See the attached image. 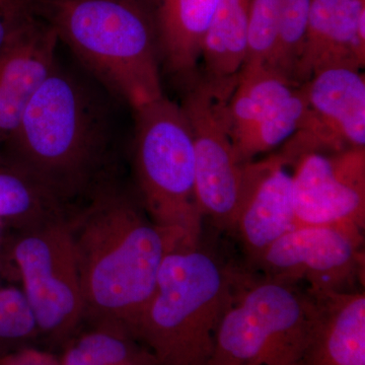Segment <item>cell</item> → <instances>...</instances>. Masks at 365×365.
<instances>
[{"label": "cell", "mask_w": 365, "mask_h": 365, "mask_svg": "<svg viewBox=\"0 0 365 365\" xmlns=\"http://www.w3.org/2000/svg\"><path fill=\"white\" fill-rule=\"evenodd\" d=\"M85 304V323L130 328L143 312L165 257L186 246L158 227L121 180L98 190L67 215ZM193 247V246H192Z\"/></svg>", "instance_id": "2"}, {"label": "cell", "mask_w": 365, "mask_h": 365, "mask_svg": "<svg viewBox=\"0 0 365 365\" xmlns=\"http://www.w3.org/2000/svg\"><path fill=\"white\" fill-rule=\"evenodd\" d=\"M35 16V0H0V50Z\"/></svg>", "instance_id": "25"}, {"label": "cell", "mask_w": 365, "mask_h": 365, "mask_svg": "<svg viewBox=\"0 0 365 365\" xmlns=\"http://www.w3.org/2000/svg\"><path fill=\"white\" fill-rule=\"evenodd\" d=\"M304 121L279 155L292 165L307 153L365 148V79L359 71L329 68L299 86Z\"/></svg>", "instance_id": "10"}, {"label": "cell", "mask_w": 365, "mask_h": 365, "mask_svg": "<svg viewBox=\"0 0 365 365\" xmlns=\"http://www.w3.org/2000/svg\"><path fill=\"white\" fill-rule=\"evenodd\" d=\"M0 365H61L58 355L29 346L0 359Z\"/></svg>", "instance_id": "26"}, {"label": "cell", "mask_w": 365, "mask_h": 365, "mask_svg": "<svg viewBox=\"0 0 365 365\" xmlns=\"http://www.w3.org/2000/svg\"><path fill=\"white\" fill-rule=\"evenodd\" d=\"M237 76L211 79L197 76L185 83L181 107L191 128L195 155V195L202 217L216 227L234 228L244 178L235 157L227 104Z\"/></svg>", "instance_id": "8"}, {"label": "cell", "mask_w": 365, "mask_h": 365, "mask_svg": "<svg viewBox=\"0 0 365 365\" xmlns=\"http://www.w3.org/2000/svg\"><path fill=\"white\" fill-rule=\"evenodd\" d=\"M39 339L37 324L23 292L0 288V359L34 346Z\"/></svg>", "instance_id": "23"}, {"label": "cell", "mask_w": 365, "mask_h": 365, "mask_svg": "<svg viewBox=\"0 0 365 365\" xmlns=\"http://www.w3.org/2000/svg\"><path fill=\"white\" fill-rule=\"evenodd\" d=\"M279 153L244 163L232 232L252 263L278 237L295 227L292 174Z\"/></svg>", "instance_id": "12"}, {"label": "cell", "mask_w": 365, "mask_h": 365, "mask_svg": "<svg viewBox=\"0 0 365 365\" xmlns=\"http://www.w3.org/2000/svg\"><path fill=\"white\" fill-rule=\"evenodd\" d=\"M120 105L81 67L57 59L0 151L73 207L120 180Z\"/></svg>", "instance_id": "1"}, {"label": "cell", "mask_w": 365, "mask_h": 365, "mask_svg": "<svg viewBox=\"0 0 365 365\" xmlns=\"http://www.w3.org/2000/svg\"><path fill=\"white\" fill-rule=\"evenodd\" d=\"M71 208L0 151V225L24 232L66 218Z\"/></svg>", "instance_id": "17"}, {"label": "cell", "mask_w": 365, "mask_h": 365, "mask_svg": "<svg viewBox=\"0 0 365 365\" xmlns=\"http://www.w3.org/2000/svg\"><path fill=\"white\" fill-rule=\"evenodd\" d=\"M297 90L287 78L266 68L242 71L227 104L230 134L258 123Z\"/></svg>", "instance_id": "20"}, {"label": "cell", "mask_w": 365, "mask_h": 365, "mask_svg": "<svg viewBox=\"0 0 365 365\" xmlns=\"http://www.w3.org/2000/svg\"><path fill=\"white\" fill-rule=\"evenodd\" d=\"M251 0H218L204 39L205 78H237L246 58Z\"/></svg>", "instance_id": "19"}, {"label": "cell", "mask_w": 365, "mask_h": 365, "mask_svg": "<svg viewBox=\"0 0 365 365\" xmlns=\"http://www.w3.org/2000/svg\"><path fill=\"white\" fill-rule=\"evenodd\" d=\"M365 64V0H311L295 86L329 68L361 71Z\"/></svg>", "instance_id": "13"}, {"label": "cell", "mask_w": 365, "mask_h": 365, "mask_svg": "<svg viewBox=\"0 0 365 365\" xmlns=\"http://www.w3.org/2000/svg\"><path fill=\"white\" fill-rule=\"evenodd\" d=\"M56 33L37 16L0 50V148L57 61Z\"/></svg>", "instance_id": "14"}, {"label": "cell", "mask_w": 365, "mask_h": 365, "mask_svg": "<svg viewBox=\"0 0 365 365\" xmlns=\"http://www.w3.org/2000/svg\"><path fill=\"white\" fill-rule=\"evenodd\" d=\"M317 319L302 365H365V294L309 290Z\"/></svg>", "instance_id": "15"}, {"label": "cell", "mask_w": 365, "mask_h": 365, "mask_svg": "<svg viewBox=\"0 0 365 365\" xmlns=\"http://www.w3.org/2000/svg\"><path fill=\"white\" fill-rule=\"evenodd\" d=\"M364 230L350 227H297L253 262L262 276L307 289L345 292L361 267Z\"/></svg>", "instance_id": "9"}, {"label": "cell", "mask_w": 365, "mask_h": 365, "mask_svg": "<svg viewBox=\"0 0 365 365\" xmlns=\"http://www.w3.org/2000/svg\"><path fill=\"white\" fill-rule=\"evenodd\" d=\"M316 319L307 288L235 272L208 365H302Z\"/></svg>", "instance_id": "5"}, {"label": "cell", "mask_w": 365, "mask_h": 365, "mask_svg": "<svg viewBox=\"0 0 365 365\" xmlns=\"http://www.w3.org/2000/svg\"><path fill=\"white\" fill-rule=\"evenodd\" d=\"M11 252L40 339L61 349L85 324V304L67 216L16 232Z\"/></svg>", "instance_id": "7"}, {"label": "cell", "mask_w": 365, "mask_h": 365, "mask_svg": "<svg viewBox=\"0 0 365 365\" xmlns=\"http://www.w3.org/2000/svg\"><path fill=\"white\" fill-rule=\"evenodd\" d=\"M60 351L61 365H158L150 350L115 322L83 324Z\"/></svg>", "instance_id": "18"}, {"label": "cell", "mask_w": 365, "mask_h": 365, "mask_svg": "<svg viewBox=\"0 0 365 365\" xmlns=\"http://www.w3.org/2000/svg\"><path fill=\"white\" fill-rule=\"evenodd\" d=\"M307 104L300 88L258 123L232 135L235 157L240 163L252 162L259 153L287 141L304 121Z\"/></svg>", "instance_id": "21"}, {"label": "cell", "mask_w": 365, "mask_h": 365, "mask_svg": "<svg viewBox=\"0 0 365 365\" xmlns=\"http://www.w3.org/2000/svg\"><path fill=\"white\" fill-rule=\"evenodd\" d=\"M295 227H365V148L312 153L292 165Z\"/></svg>", "instance_id": "11"}, {"label": "cell", "mask_w": 365, "mask_h": 365, "mask_svg": "<svg viewBox=\"0 0 365 365\" xmlns=\"http://www.w3.org/2000/svg\"><path fill=\"white\" fill-rule=\"evenodd\" d=\"M311 0H281L277 37L267 69L295 86L297 71L309 21Z\"/></svg>", "instance_id": "22"}, {"label": "cell", "mask_w": 365, "mask_h": 365, "mask_svg": "<svg viewBox=\"0 0 365 365\" xmlns=\"http://www.w3.org/2000/svg\"><path fill=\"white\" fill-rule=\"evenodd\" d=\"M234 277L199 245L173 250L129 330L158 365H208Z\"/></svg>", "instance_id": "4"}, {"label": "cell", "mask_w": 365, "mask_h": 365, "mask_svg": "<svg viewBox=\"0 0 365 365\" xmlns=\"http://www.w3.org/2000/svg\"><path fill=\"white\" fill-rule=\"evenodd\" d=\"M35 14L78 66L132 111L165 97L148 0H35Z\"/></svg>", "instance_id": "3"}, {"label": "cell", "mask_w": 365, "mask_h": 365, "mask_svg": "<svg viewBox=\"0 0 365 365\" xmlns=\"http://www.w3.org/2000/svg\"><path fill=\"white\" fill-rule=\"evenodd\" d=\"M157 30L160 63L189 83L198 76L204 39L218 0H148Z\"/></svg>", "instance_id": "16"}, {"label": "cell", "mask_w": 365, "mask_h": 365, "mask_svg": "<svg viewBox=\"0 0 365 365\" xmlns=\"http://www.w3.org/2000/svg\"><path fill=\"white\" fill-rule=\"evenodd\" d=\"M132 112L137 198L155 225L186 246H197L203 217L196 201L195 155L188 119L181 105L165 97Z\"/></svg>", "instance_id": "6"}, {"label": "cell", "mask_w": 365, "mask_h": 365, "mask_svg": "<svg viewBox=\"0 0 365 365\" xmlns=\"http://www.w3.org/2000/svg\"><path fill=\"white\" fill-rule=\"evenodd\" d=\"M281 0H251L246 58L241 71L267 69L272 56Z\"/></svg>", "instance_id": "24"}]
</instances>
